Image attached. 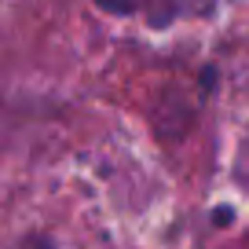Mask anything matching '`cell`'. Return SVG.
Here are the masks:
<instances>
[{
  "label": "cell",
  "mask_w": 249,
  "mask_h": 249,
  "mask_svg": "<svg viewBox=\"0 0 249 249\" xmlns=\"http://www.w3.org/2000/svg\"><path fill=\"white\" fill-rule=\"evenodd\" d=\"M140 15L150 30H169L183 18H213L216 0H147Z\"/></svg>",
  "instance_id": "6da1fadb"
},
{
  "label": "cell",
  "mask_w": 249,
  "mask_h": 249,
  "mask_svg": "<svg viewBox=\"0 0 249 249\" xmlns=\"http://www.w3.org/2000/svg\"><path fill=\"white\" fill-rule=\"evenodd\" d=\"M92 4L110 18H128V15H140L147 0H92Z\"/></svg>",
  "instance_id": "7a4b0ae2"
},
{
  "label": "cell",
  "mask_w": 249,
  "mask_h": 249,
  "mask_svg": "<svg viewBox=\"0 0 249 249\" xmlns=\"http://www.w3.org/2000/svg\"><path fill=\"white\" fill-rule=\"evenodd\" d=\"M15 249H55V242H52V234H44V231H30Z\"/></svg>",
  "instance_id": "3957f363"
},
{
  "label": "cell",
  "mask_w": 249,
  "mask_h": 249,
  "mask_svg": "<svg viewBox=\"0 0 249 249\" xmlns=\"http://www.w3.org/2000/svg\"><path fill=\"white\" fill-rule=\"evenodd\" d=\"M209 220H213V224H220V227H231L234 224V209H231V205H216Z\"/></svg>",
  "instance_id": "277c9868"
}]
</instances>
